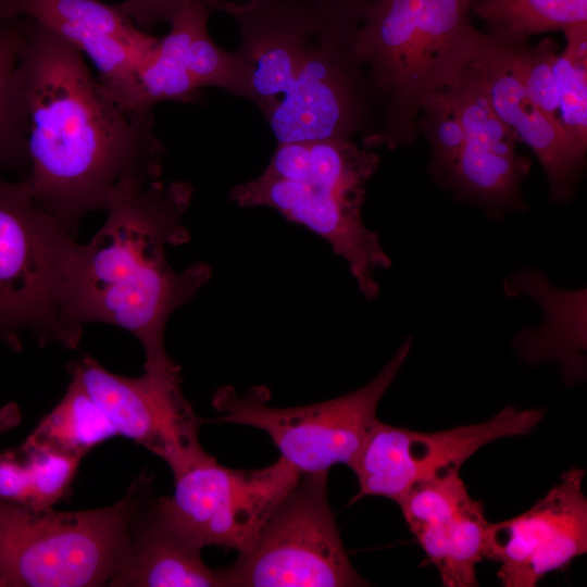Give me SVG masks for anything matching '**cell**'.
Returning <instances> with one entry per match:
<instances>
[{"instance_id": "cell-1", "label": "cell", "mask_w": 587, "mask_h": 587, "mask_svg": "<svg viewBox=\"0 0 587 587\" xmlns=\"http://www.w3.org/2000/svg\"><path fill=\"white\" fill-rule=\"evenodd\" d=\"M18 75L28 125L25 182L73 235L122 187L160 179L166 150L153 109L121 107L80 51L30 18Z\"/></svg>"}, {"instance_id": "cell-2", "label": "cell", "mask_w": 587, "mask_h": 587, "mask_svg": "<svg viewBox=\"0 0 587 587\" xmlns=\"http://www.w3.org/2000/svg\"><path fill=\"white\" fill-rule=\"evenodd\" d=\"M192 195L184 180L122 187L103 209V225L78 243L72 262L68 324L79 333L90 322L129 332L145 351L143 369L174 362L165 351L166 324L212 277L207 263L177 272L166 257L167 247L190 238L184 215Z\"/></svg>"}, {"instance_id": "cell-3", "label": "cell", "mask_w": 587, "mask_h": 587, "mask_svg": "<svg viewBox=\"0 0 587 587\" xmlns=\"http://www.w3.org/2000/svg\"><path fill=\"white\" fill-rule=\"evenodd\" d=\"M474 0H372L353 51L382 117L363 147L412 142L423 101L446 88L474 58L480 32Z\"/></svg>"}, {"instance_id": "cell-4", "label": "cell", "mask_w": 587, "mask_h": 587, "mask_svg": "<svg viewBox=\"0 0 587 587\" xmlns=\"http://www.w3.org/2000/svg\"><path fill=\"white\" fill-rule=\"evenodd\" d=\"M379 157L351 139L277 143L265 170L230 189L240 208H271L324 239L348 264L361 294L375 300L376 272L391 265L362 220L366 184Z\"/></svg>"}, {"instance_id": "cell-5", "label": "cell", "mask_w": 587, "mask_h": 587, "mask_svg": "<svg viewBox=\"0 0 587 587\" xmlns=\"http://www.w3.org/2000/svg\"><path fill=\"white\" fill-rule=\"evenodd\" d=\"M141 472L116 503L60 512L0 501V573L8 587L110 586L134 513L152 492Z\"/></svg>"}, {"instance_id": "cell-6", "label": "cell", "mask_w": 587, "mask_h": 587, "mask_svg": "<svg viewBox=\"0 0 587 587\" xmlns=\"http://www.w3.org/2000/svg\"><path fill=\"white\" fill-rule=\"evenodd\" d=\"M78 242L33 197L27 183L0 178V339L20 346L28 332L41 345L75 349L82 333L66 320Z\"/></svg>"}, {"instance_id": "cell-7", "label": "cell", "mask_w": 587, "mask_h": 587, "mask_svg": "<svg viewBox=\"0 0 587 587\" xmlns=\"http://www.w3.org/2000/svg\"><path fill=\"white\" fill-rule=\"evenodd\" d=\"M372 0H322L282 101L266 118L277 143L320 139L363 142L377 130L375 102L354 38Z\"/></svg>"}, {"instance_id": "cell-8", "label": "cell", "mask_w": 587, "mask_h": 587, "mask_svg": "<svg viewBox=\"0 0 587 587\" xmlns=\"http://www.w3.org/2000/svg\"><path fill=\"white\" fill-rule=\"evenodd\" d=\"M328 472L300 473L248 547L216 569L222 587L367 586L353 569L327 497Z\"/></svg>"}, {"instance_id": "cell-9", "label": "cell", "mask_w": 587, "mask_h": 587, "mask_svg": "<svg viewBox=\"0 0 587 587\" xmlns=\"http://www.w3.org/2000/svg\"><path fill=\"white\" fill-rule=\"evenodd\" d=\"M411 350L404 340L378 375L365 386L323 402L275 408L263 386L239 395L233 387L218 388L213 407L222 422L265 432L280 458L300 473L328 472L335 464L350 465L378 422V403L400 372Z\"/></svg>"}, {"instance_id": "cell-10", "label": "cell", "mask_w": 587, "mask_h": 587, "mask_svg": "<svg viewBox=\"0 0 587 587\" xmlns=\"http://www.w3.org/2000/svg\"><path fill=\"white\" fill-rule=\"evenodd\" d=\"M68 372L117 435L163 459L174 477L212 457L199 441V428L205 421L196 415L186 400L180 367L175 362L143 369V374L134 378L114 374L84 354L70 364Z\"/></svg>"}, {"instance_id": "cell-11", "label": "cell", "mask_w": 587, "mask_h": 587, "mask_svg": "<svg viewBox=\"0 0 587 587\" xmlns=\"http://www.w3.org/2000/svg\"><path fill=\"white\" fill-rule=\"evenodd\" d=\"M542 409L505 407L487 421L439 432H416L378 420L349 467L359 491L397 502L415 483L462 464L485 445L527 435L544 419Z\"/></svg>"}, {"instance_id": "cell-12", "label": "cell", "mask_w": 587, "mask_h": 587, "mask_svg": "<svg viewBox=\"0 0 587 587\" xmlns=\"http://www.w3.org/2000/svg\"><path fill=\"white\" fill-rule=\"evenodd\" d=\"M300 472L282 458L259 470L220 465L211 457L175 478L172 513L205 546L241 551L294 487Z\"/></svg>"}, {"instance_id": "cell-13", "label": "cell", "mask_w": 587, "mask_h": 587, "mask_svg": "<svg viewBox=\"0 0 587 587\" xmlns=\"http://www.w3.org/2000/svg\"><path fill=\"white\" fill-rule=\"evenodd\" d=\"M584 476L585 470L573 466L530 509L488 523L484 557L499 564L503 586L534 587L547 574L586 553Z\"/></svg>"}, {"instance_id": "cell-14", "label": "cell", "mask_w": 587, "mask_h": 587, "mask_svg": "<svg viewBox=\"0 0 587 587\" xmlns=\"http://www.w3.org/2000/svg\"><path fill=\"white\" fill-rule=\"evenodd\" d=\"M446 89L464 130L463 149L446 184L494 216L523 209L521 183L530 161L516 152L519 140L496 113L482 68L472 60Z\"/></svg>"}, {"instance_id": "cell-15", "label": "cell", "mask_w": 587, "mask_h": 587, "mask_svg": "<svg viewBox=\"0 0 587 587\" xmlns=\"http://www.w3.org/2000/svg\"><path fill=\"white\" fill-rule=\"evenodd\" d=\"M25 16L88 57L108 93L124 109L138 101L136 73L159 37L99 0H0V18Z\"/></svg>"}, {"instance_id": "cell-16", "label": "cell", "mask_w": 587, "mask_h": 587, "mask_svg": "<svg viewBox=\"0 0 587 587\" xmlns=\"http://www.w3.org/2000/svg\"><path fill=\"white\" fill-rule=\"evenodd\" d=\"M321 0H216L238 26V96L255 104L266 120L286 95Z\"/></svg>"}, {"instance_id": "cell-17", "label": "cell", "mask_w": 587, "mask_h": 587, "mask_svg": "<svg viewBox=\"0 0 587 587\" xmlns=\"http://www.w3.org/2000/svg\"><path fill=\"white\" fill-rule=\"evenodd\" d=\"M447 587L477 586L488 521L460 476L449 470L415 483L396 502Z\"/></svg>"}, {"instance_id": "cell-18", "label": "cell", "mask_w": 587, "mask_h": 587, "mask_svg": "<svg viewBox=\"0 0 587 587\" xmlns=\"http://www.w3.org/2000/svg\"><path fill=\"white\" fill-rule=\"evenodd\" d=\"M210 8L202 3L182 8L168 22L170 30L137 71L143 101L192 103L200 89L218 87L238 96L235 52L218 47L208 29Z\"/></svg>"}, {"instance_id": "cell-19", "label": "cell", "mask_w": 587, "mask_h": 587, "mask_svg": "<svg viewBox=\"0 0 587 587\" xmlns=\"http://www.w3.org/2000/svg\"><path fill=\"white\" fill-rule=\"evenodd\" d=\"M473 61L485 75L498 116L539 160L549 182L551 198L555 201L570 199L584 159L575 153L561 125L546 116L528 95L510 60L502 36L495 30L480 33Z\"/></svg>"}, {"instance_id": "cell-20", "label": "cell", "mask_w": 587, "mask_h": 587, "mask_svg": "<svg viewBox=\"0 0 587 587\" xmlns=\"http://www.w3.org/2000/svg\"><path fill=\"white\" fill-rule=\"evenodd\" d=\"M202 548L166 497L153 490L133 515L124 560L110 587H222L216 569L202 561Z\"/></svg>"}, {"instance_id": "cell-21", "label": "cell", "mask_w": 587, "mask_h": 587, "mask_svg": "<svg viewBox=\"0 0 587 587\" xmlns=\"http://www.w3.org/2000/svg\"><path fill=\"white\" fill-rule=\"evenodd\" d=\"M118 436L101 409L77 379L71 382L60 402L41 419L25 444L83 459L107 439Z\"/></svg>"}, {"instance_id": "cell-22", "label": "cell", "mask_w": 587, "mask_h": 587, "mask_svg": "<svg viewBox=\"0 0 587 587\" xmlns=\"http://www.w3.org/2000/svg\"><path fill=\"white\" fill-rule=\"evenodd\" d=\"M28 18H0V166L28 171L27 117L18 75V61Z\"/></svg>"}, {"instance_id": "cell-23", "label": "cell", "mask_w": 587, "mask_h": 587, "mask_svg": "<svg viewBox=\"0 0 587 587\" xmlns=\"http://www.w3.org/2000/svg\"><path fill=\"white\" fill-rule=\"evenodd\" d=\"M566 43L555 55L559 120L575 153L585 159L587 149V23L563 30Z\"/></svg>"}, {"instance_id": "cell-24", "label": "cell", "mask_w": 587, "mask_h": 587, "mask_svg": "<svg viewBox=\"0 0 587 587\" xmlns=\"http://www.w3.org/2000/svg\"><path fill=\"white\" fill-rule=\"evenodd\" d=\"M472 7L491 30L526 38L587 23V0H480Z\"/></svg>"}, {"instance_id": "cell-25", "label": "cell", "mask_w": 587, "mask_h": 587, "mask_svg": "<svg viewBox=\"0 0 587 587\" xmlns=\"http://www.w3.org/2000/svg\"><path fill=\"white\" fill-rule=\"evenodd\" d=\"M422 118L416 127L427 138L430 172L445 184L449 179L464 146V130L446 88L429 95L422 103Z\"/></svg>"}, {"instance_id": "cell-26", "label": "cell", "mask_w": 587, "mask_h": 587, "mask_svg": "<svg viewBox=\"0 0 587 587\" xmlns=\"http://www.w3.org/2000/svg\"><path fill=\"white\" fill-rule=\"evenodd\" d=\"M498 33L533 101L546 116L561 125L553 74V62L558 54L555 42L548 38L536 46H529L526 37Z\"/></svg>"}, {"instance_id": "cell-27", "label": "cell", "mask_w": 587, "mask_h": 587, "mask_svg": "<svg viewBox=\"0 0 587 587\" xmlns=\"http://www.w3.org/2000/svg\"><path fill=\"white\" fill-rule=\"evenodd\" d=\"M20 450L30 470L32 487L27 507L37 510L52 508L66 495L82 460L25 442Z\"/></svg>"}, {"instance_id": "cell-28", "label": "cell", "mask_w": 587, "mask_h": 587, "mask_svg": "<svg viewBox=\"0 0 587 587\" xmlns=\"http://www.w3.org/2000/svg\"><path fill=\"white\" fill-rule=\"evenodd\" d=\"M216 0H123L115 7L137 27L147 29L170 20L185 5L202 3L213 10Z\"/></svg>"}, {"instance_id": "cell-29", "label": "cell", "mask_w": 587, "mask_h": 587, "mask_svg": "<svg viewBox=\"0 0 587 587\" xmlns=\"http://www.w3.org/2000/svg\"><path fill=\"white\" fill-rule=\"evenodd\" d=\"M30 487V470L23 452H0V501L27 505Z\"/></svg>"}, {"instance_id": "cell-30", "label": "cell", "mask_w": 587, "mask_h": 587, "mask_svg": "<svg viewBox=\"0 0 587 587\" xmlns=\"http://www.w3.org/2000/svg\"><path fill=\"white\" fill-rule=\"evenodd\" d=\"M20 413L14 404H9L0 410V435L17 424Z\"/></svg>"}, {"instance_id": "cell-31", "label": "cell", "mask_w": 587, "mask_h": 587, "mask_svg": "<svg viewBox=\"0 0 587 587\" xmlns=\"http://www.w3.org/2000/svg\"><path fill=\"white\" fill-rule=\"evenodd\" d=\"M0 587H8V584L5 579L3 578V576L1 575V573H0Z\"/></svg>"}, {"instance_id": "cell-32", "label": "cell", "mask_w": 587, "mask_h": 587, "mask_svg": "<svg viewBox=\"0 0 587 587\" xmlns=\"http://www.w3.org/2000/svg\"><path fill=\"white\" fill-rule=\"evenodd\" d=\"M478 1H480V0H474V3L478 2Z\"/></svg>"}]
</instances>
